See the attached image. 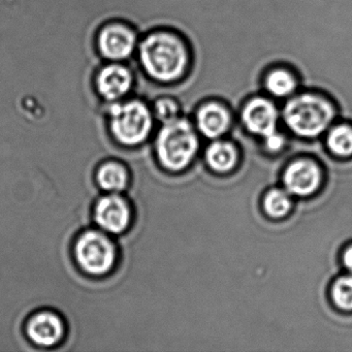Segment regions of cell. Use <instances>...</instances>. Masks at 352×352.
<instances>
[{
  "mask_svg": "<svg viewBox=\"0 0 352 352\" xmlns=\"http://www.w3.org/2000/svg\"><path fill=\"white\" fill-rule=\"evenodd\" d=\"M140 63L151 79L162 83L177 81L188 67L186 46L170 32H153L139 47Z\"/></svg>",
  "mask_w": 352,
  "mask_h": 352,
  "instance_id": "cell-1",
  "label": "cell"
},
{
  "mask_svg": "<svg viewBox=\"0 0 352 352\" xmlns=\"http://www.w3.org/2000/svg\"><path fill=\"white\" fill-rule=\"evenodd\" d=\"M335 111L329 100L317 94H304L292 98L284 107L286 125L296 135L314 138L331 124Z\"/></svg>",
  "mask_w": 352,
  "mask_h": 352,
  "instance_id": "cell-2",
  "label": "cell"
},
{
  "mask_svg": "<svg viewBox=\"0 0 352 352\" xmlns=\"http://www.w3.org/2000/svg\"><path fill=\"white\" fill-rule=\"evenodd\" d=\"M110 131L119 144L127 147L143 143L152 129V115L148 107L140 100L113 102L109 109Z\"/></svg>",
  "mask_w": 352,
  "mask_h": 352,
  "instance_id": "cell-3",
  "label": "cell"
},
{
  "mask_svg": "<svg viewBox=\"0 0 352 352\" xmlns=\"http://www.w3.org/2000/svg\"><path fill=\"white\" fill-rule=\"evenodd\" d=\"M197 138L188 121L175 119L166 123L158 133V158L170 170L186 168L197 150Z\"/></svg>",
  "mask_w": 352,
  "mask_h": 352,
  "instance_id": "cell-4",
  "label": "cell"
},
{
  "mask_svg": "<svg viewBox=\"0 0 352 352\" xmlns=\"http://www.w3.org/2000/svg\"><path fill=\"white\" fill-rule=\"evenodd\" d=\"M74 256L84 273L102 277L114 269L117 259L116 245L104 232L85 230L76 240Z\"/></svg>",
  "mask_w": 352,
  "mask_h": 352,
  "instance_id": "cell-5",
  "label": "cell"
},
{
  "mask_svg": "<svg viewBox=\"0 0 352 352\" xmlns=\"http://www.w3.org/2000/svg\"><path fill=\"white\" fill-rule=\"evenodd\" d=\"M137 41V34L131 26L113 21L98 30L96 46L100 56L111 63H120L131 56Z\"/></svg>",
  "mask_w": 352,
  "mask_h": 352,
  "instance_id": "cell-6",
  "label": "cell"
},
{
  "mask_svg": "<svg viewBox=\"0 0 352 352\" xmlns=\"http://www.w3.org/2000/svg\"><path fill=\"white\" fill-rule=\"evenodd\" d=\"M94 220L98 228L108 234H122L131 221L129 204L117 193L100 197L94 207Z\"/></svg>",
  "mask_w": 352,
  "mask_h": 352,
  "instance_id": "cell-7",
  "label": "cell"
},
{
  "mask_svg": "<svg viewBox=\"0 0 352 352\" xmlns=\"http://www.w3.org/2000/svg\"><path fill=\"white\" fill-rule=\"evenodd\" d=\"M26 335L34 345L53 347L63 341L65 336V322L54 311L34 313L26 323Z\"/></svg>",
  "mask_w": 352,
  "mask_h": 352,
  "instance_id": "cell-8",
  "label": "cell"
},
{
  "mask_svg": "<svg viewBox=\"0 0 352 352\" xmlns=\"http://www.w3.org/2000/svg\"><path fill=\"white\" fill-rule=\"evenodd\" d=\"M133 86V73L121 63H109L96 74V91L107 102H118L131 91Z\"/></svg>",
  "mask_w": 352,
  "mask_h": 352,
  "instance_id": "cell-9",
  "label": "cell"
},
{
  "mask_svg": "<svg viewBox=\"0 0 352 352\" xmlns=\"http://www.w3.org/2000/svg\"><path fill=\"white\" fill-rule=\"evenodd\" d=\"M242 118L247 129L255 135L267 138L277 133V109L269 100L263 98L251 100L243 110Z\"/></svg>",
  "mask_w": 352,
  "mask_h": 352,
  "instance_id": "cell-10",
  "label": "cell"
},
{
  "mask_svg": "<svg viewBox=\"0 0 352 352\" xmlns=\"http://www.w3.org/2000/svg\"><path fill=\"white\" fill-rule=\"evenodd\" d=\"M286 188L296 195H309L316 190L320 183V172L316 164L311 162H294L284 175Z\"/></svg>",
  "mask_w": 352,
  "mask_h": 352,
  "instance_id": "cell-11",
  "label": "cell"
},
{
  "mask_svg": "<svg viewBox=\"0 0 352 352\" xmlns=\"http://www.w3.org/2000/svg\"><path fill=\"white\" fill-rule=\"evenodd\" d=\"M228 111L217 102H209L197 112V126L199 131L210 139L220 137L230 126Z\"/></svg>",
  "mask_w": 352,
  "mask_h": 352,
  "instance_id": "cell-12",
  "label": "cell"
},
{
  "mask_svg": "<svg viewBox=\"0 0 352 352\" xmlns=\"http://www.w3.org/2000/svg\"><path fill=\"white\" fill-rule=\"evenodd\" d=\"M96 182L102 190L120 192L129 184V172L121 162L110 160L100 164L96 172Z\"/></svg>",
  "mask_w": 352,
  "mask_h": 352,
  "instance_id": "cell-13",
  "label": "cell"
},
{
  "mask_svg": "<svg viewBox=\"0 0 352 352\" xmlns=\"http://www.w3.org/2000/svg\"><path fill=\"white\" fill-rule=\"evenodd\" d=\"M207 160L210 166L217 172H228L236 164V149L232 144L215 142L208 149Z\"/></svg>",
  "mask_w": 352,
  "mask_h": 352,
  "instance_id": "cell-14",
  "label": "cell"
},
{
  "mask_svg": "<svg viewBox=\"0 0 352 352\" xmlns=\"http://www.w3.org/2000/svg\"><path fill=\"white\" fill-rule=\"evenodd\" d=\"M265 89L272 96L285 98L292 96L296 89V80L286 69H274L265 78Z\"/></svg>",
  "mask_w": 352,
  "mask_h": 352,
  "instance_id": "cell-15",
  "label": "cell"
},
{
  "mask_svg": "<svg viewBox=\"0 0 352 352\" xmlns=\"http://www.w3.org/2000/svg\"><path fill=\"white\" fill-rule=\"evenodd\" d=\"M327 145L336 155H352V127L348 125H339L329 133Z\"/></svg>",
  "mask_w": 352,
  "mask_h": 352,
  "instance_id": "cell-16",
  "label": "cell"
},
{
  "mask_svg": "<svg viewBox=\"0 0 352 352\" xmlns=\"http://www.w3.org/2000/svg\"><path fill=\"white\" fill-rule=\"evenodd\" d=\"M331 296L340 309L352 311V275L344 276L336 281L331 290Z\"/></svg>",
  "mask_w": 352,
  "mask_h": 352,
  "instance_id": "cell-17",
  "label": "cell"
},
{
  "mask_svg": "<svg viewBox=\"0 0 352 352\" xmlns=\"http://www.w3.org/2000/svg\"><path fill=\"white\" fill-rule=\"evenodd\" d=\"M290 207L292 201L284 191L273 190L265 197V209L272 217L279 218L286 215Z\"/></svg>",
  "mask_w": 352,
  "mask_h": 352,
  "instance_id": "cell-18",
  "label": "cell"
},
{
  "mask_svg": "<svg viewBox=\"0 0 352 352\" xmlns=\"http://www.w3.org/2000/svg\"><path fill=\"white\" fill-rule=\"evenodd\" d=\"M155 114L160 120L164 123L177 119L178 115V107L173 100L164 98V100H158L155 104Z\"/></svg>",
  "mask_w": 352,
  "mask_h": 352,
  "instance_id": "cell-19",
  "label": "cell"
},
{
  "mask_svg": "<svg viewBox=\"0 0 352 352\" xmlns=\"http://www.w3.org/2000/svg\"><path fill=\"white\" fill-rule=\"evenodd\" d=\"M265 143H267V147L270 150L277 151V150L281 149L282 146H283L284 139L281 135L275 133L270 137L265 138Z\"/></svg>",
  "mask_w": 352,
  "mask_h": 352,
  "instance_id": "cell-20",
  "label": "cell"
},
{
  "mask_svg": "<svg viewBox=\"0 0 352 352\" xmlns=\"http://www.w3.org/2000/svg\"><path fill=\"white\" fill-rule=\"evenodd\" d=\"M343 261L345 267L352 273V246L347 248V250L344 253Z\"/></svg>",
  "mask_w": 352,
  "mask_h": 352,
  "instance_id": "cell-21",
  "label": "cell"
}]
</instances>
